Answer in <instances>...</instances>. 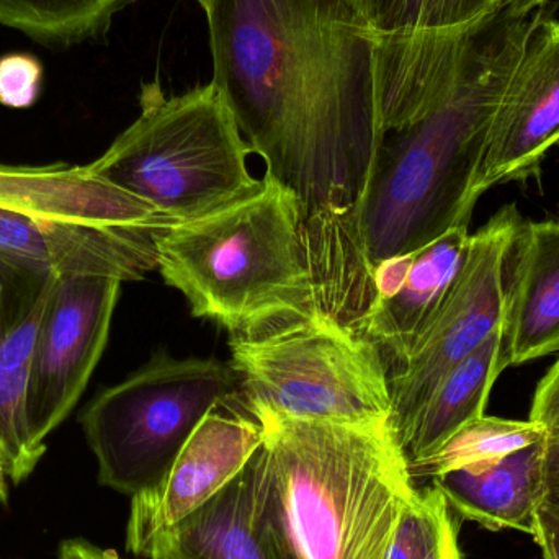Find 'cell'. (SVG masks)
Here are the masks:
<instances>
[{
    "mask_svg": "<svg viewBox=\"0 0 559 559\" xmlns=\"http://www.w3.org/2000/svg\"><path fill=\"white\" fill-rule=\"evenodd\" d=\"M206 19L212 82L265 174L305 222L347 212L384 141L360 0H215Z\"/></svg>",
    "mask_w": 559,
    "mask_h": 559,
    "instance_id": "obj_1",
    "label": "cell"
},
{
    "mask_svg": "<svg viewBox=\"0 0 559 559\" xmlns=\"http://www.w3.org/2000/svg\"><path fill=\"white\" fill-rule=\"evenodd\" d=\"M547 7L499 20L445 97L384 136L367 189L338 216L302 222L316 308L347 325L364 312L380 262L414 254L472 223L489 123Z\"/></svg>",
    "mask_w": 559,
    "mask_h": 559,
    "instance_id": "obj_2",
    "label": "cell"
},
{
    "mask_svg": "<svg viewBox=\"0 0 559 559\" xmlns=\"http://www.w3.org/2000/svg\"><path fill=\"white\" fill-rule=\"evenodd\" d=\"M264 442L252 515L278 559H386L416 486L391 420L371 426L248 411Z\"/></svg>",
    "mask_w": 559,
    "mask_h": 559,
    "instance_id": "obj_3",
    "label": "cell"
},
{
    "mask_svg": "<svg viewBox=\"0 0 559 559\" xmlns=\"http://www.w3.org/2000/svg\"><path fill=\"white\" fill-rule=\"evenodd\" d=\"M298 197L265 174L254 192L164 229L157 272L195 318L255 337L316 311Z\"/></svg>",
    "mask_w": 559,
    "mask_h": 559,
    "instance_id": "obj_4",
    "label": "cell"
},
{
    "mask_svg": "<svg viewBox=\"0 0 559 559\" xmlns=\"http://www.w3.org/2000/svg\"><path fill=\"white\" fill-rule=\"evenodd\" d=\"M174 223L88 166L0 164V264L28 277L138 282Z\"/></svg>",
    "mask_w": 559,
    "mask_h": 559,
    "instance_id": "obj_5",
    "label": "cell"
},
{
    "mask_svg": "<svg viewBox=\"0 0 559 559\" xmlns=\"http://www.w3.org/2000/svg\"><path fill=\"white\" fill-rule=\"evenodd\" d=\"M251 154L213 82L167 95L153 81L141 85L140 117L87 166L177 225L254 192Z\"/></svg>",
    "mask_w": 559,
    "mask_h": 559,
    "instance_id": "obj_6",
    "label": "cell"
},
{
    "mask_svg": "<svg viewBox=\"0 0 559 559\" xmlns=\"http://www.w3.org/2000/svg\"><path fill=\"white\" fill-rule=\"evenodd\" d=\"M229 348L246 411L352 426L391 420L380 348L321 309L255 337H231Z\"/></svg>",
    "mask_w": 559,
    "mask_h": 559,
    "instance_id": "obj_7",
    "label": "cell"
},
{
    "mask_svg": "<svg viewBox=\"0 0 559 559\" xmlns=\"http://www.w3.org/2000/svg\"><path fill=\"white\" fill-rule=\"evenodd\" d=\"M236 390L238 377L225 361L154 355L79 417L98 483L131 498L156 486L206 414L226 406Z\"/></svg>",
    "mask_w": 559,
    "mask_h": 559,
    "instance_id": "obj_8",
    "label": "cell"
},
{
    "mask_svg": "<svg viewBox=\"0 0 559 559\" xmlns=\"http://www.w3.org/2000/svg\"><path fill=\"white\" fill-rule=\"evenodd\" d=\"M499 20L491 0H396L371 32L383 133L439 104Z\"/></svg>",
    "mask_w": 559,
    "mask_h": 559,
    "instance_id": "obj_9",
    "label": "cell"
},
{
    "mask_svg": "<svg viewBox=\"0 0 559 559\" xmlns=\"http://www.w3.org/2000/svg\"><path fill=\"white\" fill-rule=\"evenodd\" d=\"M524 218L506 205L469 238L468 252L439 316L407 360L390 374L391 426L400 432L456 364L502 325L509 264Z\"/></svg>",
    "mask_w": 559,
    "mask_h": 559,
    "instance_id": "obj_10",
    "label": "cell"
},
{
    "mask_svg": "<svg viewBox=\"0 0 559 559\" xmlns=\"http://www.w3.org/2000/svg\"><path fill=\"white\" fill-rule=\"evenodd\" d=\"M121 282L95 275L59 277L29 364L28 413L33 442L68 419L87 388L110 335Z\"/></svg>",
    "mask_w": 559,
    "mask_h": 559,
    "instance_id": "obj_11",
    "label": "cell"
},
{
    "mask_svg": "<svg viewBox=\"0 0 559 559\" xmlns=\"http://www.w3.org/2000/svg\"><path fill=\"white\" fill-rule=\"evenodd\" d=\"M218 409L206 414L167 475L131 498L127 550L134 557H143L154 538L209 504L261 449L264 429L254 416Z\"/></svg>",
    "mask_w": 559,
    "mask_h": 559,
    "instance_id": "obj_12",
    "label": "cell"
},
{
    "mask_svg": "<svg viewBox=\"0 0 559 559\" xmlns=\"http://www.w3.org/2000/svg\"><path fill=\"white\" fill-rule=\"evenodd\" d=\"M559 144V22L545 16L506 82L489 123L479 193L540 173Z\"/></svg>",
    "mask_w": 559,
    "mask_h": 559,
    "instance_id": "obj_13",
    "label": "cell"
},
{
    "mask_svg": "<svg viewBox=\"0 0 559 559\" xmlns=\"http://www.w3.org/2000/svg\"><path fill=\"white\" fill-rule=\"evenodd\" d=\"M559 352V222H525L509 264L502 365L531 364Z\"/></svg>",
    "mask_w": 559,
    "mask_h": 559,
    "instance_id": "obj_14",
    "label": "cell"
},
{
    "mask_svg": "<svg viewBox=\"0 0 559 559\" xmlns=\"http://www.w3.org/2000/svg\"><path fill=\"white\" fill-rule=\"evenodd\" d=\"M469 226H456L414 255L413 267L396 295L373 306L355 331L370 338L390 374L407 360L436 321L468 252Z\"/></svg>",
    "mask_w": 559,
    "mask_h": 559,
    "instance_id": "obj_15",
    "label": "cell"
},
{
    "mask_svg": "<svg viewBox=\"0 0 559 559\" xmlns=\"http://www.w3.org/2000/svg\"><path fill=\"white\" fill-rule=\"evenodd\" d=\"M545 443H532L498 462L453 469L432 478L449 508L488 531L532 535L544 496Z\"/></svg>",
    "mask_w": 559,
    "mask_h": 559,
    "instance_id": "obj_16",
    "label": "cell"
},
{
    "mask_svg": "<svg viewBox=\"0 0 559 559\" xmlns=\"http://www.w3.org/2000/svg\"><path fill=\"white\" fill-rule=\"evenodd\" d=\"M502 371L501 325L440 380L426 403L396 433L407 465L432 455L460 429L485 416L489 394Z\"/></svg>",
    "mask_w": 559,
    "mask_h": 559,
    "instance_id": "obj_17",
    "label": "cell"
},
{
    "mask_svg": "<svg viewBox=\"0 0 559 559\" xmlns=\"http://www.w3.org/2000/svg\"><path fill=\"white\" fill-rule=\"evenodd\" d=\"M141 558L278 559L252 515L249 463L209 504L154 538Z\"/></svg>",
    "mask_w": 559,
    "mask_h": 559,
    "instance_id": "obj_18",
    "label": "cell"
},
{
    "mask_svg": "<svg viewBox=\"0 0 559 559\" xmlns=\"http://www.w3.org/2000/svg\"><path fill=\"white\" fill-rule=\"evenodd\" d=\"M134 0H0V25L55 48L107 33L115 15Z\"/></svg>",
    "mask_w": 559,
    "mask_h": 559,
    "instance_id": "obj_19",
    "label": "cell"
},
{
    "mask_svg": "<svg viewBox=\"0 0 559 559\" xmlns=\"http://www.w3.org/2000/svg\"><path fill=\"white\" fill-rule=\"evenodd\" d=\"M547 439V433L532 420H511L483 416L450 437L432 455L411 463L413 479L436 478L453 469L498 462L518 450Z\"/></svg>",
    "mask_w": 559,
    "mask_h": 559,
    "instance_id": "obj_20",
    "label": "cell"
},
{
    "mask_svg": "<svg viewBox=\"0 0 559 559\" xmlns=\"http://www.w3.org/2000/svg\"><path fill=\"white\" fill-rule=\"evenodd\" d=\"M386 559H463L449 502L436 486L416 489L404 506Z\"/></svg>",
    "mask_w": 559,
    "mask_h": 559,
    "instance_id": "obj_21",
    "label": "cell"
},
{
    "mask_svg": "<svg viewBox=\"0 0 559 559\" xmlns=\"http://www.w3.org/2000/svg\"><path fill=\"white\" fill-rule=\"evenodd\" d=\"M56 277L16 275L0 305V370L29 368Z\"/></svg>",
    "mask_w": 559,
    "mask_h": 559,
    "instance_id": "obj_22",
    "label": "cell"
},
{
    "mask_svg": "<svg viewBox=\"0 0 559 559\" xmlns=\"http://www.w3.org/2000/svg\"><path fill=\"white\" fill-rule=\"evenodd\" d=\"M29 368L16 371L0 370V452L5 462L7 478L13 485L25 481L46 447L36 445L29 433L26 396Z\"/></svg>",
    "mask_w": 559,
    "mask_h": 559,
    "instance_id": "obj_23",
    "label": "cell"
},
{
    "mask_svg": "<svg viewBox=\"0 0 559 559\" xmlns=\"http://www.w3.org/2000/svg\"><path fill=\"white\" fill-rule=\"evenodd\" d=\"M43 66L28 52L0 56V104L3 107H32L41 94Z\"/></svg>",
    "mask_w": 559,
    "mask_h": 559,
    "instance_id": "obj_24",
    "label": "cell"
},
{
    "mask_svg": "<svg viewBox=\"0 0 559 559\" xmlns=\"http://www.w3.org/2000/svg\"><path fill=\"white\" fill-rule=\"evenodd\" d=\"M528 420L538 424L548 439H559V360L538 383Z\"/></svg>",
    "mask_w": 559,
    "mask_h": 559,
    "instance_id": "obj_25",
    "label": "cell"
},
{
    "mask_svg": "<svg viewBox=\"0 0 559 559\" xmlns=\"http://www.w3.org/2000/svg\"><path fill=\"white\" fill-rule=\"evenodd\" d=\"M544 496L540 511L559 524V439L545 443Z\"/></svg>",
    "mask_w": 559,
    "mask_h": 559,
    "instance_id": "obj_26",
    "label": "cell"
},
{
    "mask_svg": "<svg viewBox=\"0 0 559 559\" xmlns=\"http://www.w3.org/2000/svg\"><path fill=\"white\" fill-rule=\"evenodd\" d=\"M532 537L542 550V559H559V524L538 509Z\"/></svg>",
    "mask_w": 559,
    "mask_h": 559,
    "instance_id": "obj_27",
    "label": "cell"
},
{
    "mask_svg": "<svg viewBox=\"0 0 559 559\" xmlns=\"http://www.w3.org/2000/svg\"><path fill=\"white\" fill-rule=\"evenodd\" d=\"M59 559H123L115 550H105L82 538H69L59 547Z\"/></svg>",
    "mask_w": 559,
    "mask_h": 559,
    "instance_id": "obj_28",
    "label": "cell"
},
{
    "mask_svg": "<svg viewBox=\"0 0 559 559\" xmlns=\"http://www.w3.org/2000/svg\"><path fill=\"white\" fill-rule=\"evenodd\" d=\"M550 0H491L501 20H521L548 5Z\"/></svg>",
    "mask_w": 559,
    "mask_h": 559,
    "instance_id": "obj_29",
    "label": "cell"
},
{
    "mask_svg": "<svg viewBox=\"0 0 559 559\" xmlns=\"http://www.w3.org/2000/svg\"><path fill=\"white\" fill-rule=\"evenodd\" d=\"M394 2H396V0H360L365 15H367L368 22H370L371 32H373L374 26L386 16V13L390 12Z\"/></svg>",
    "mask_w": 559,
    "mask_h": 559,
    "instance_id": "obj_30",
    "label": "cell"
},
{
    "mask_svg": "<svg viewBox=\"0 0 559 559\" xmlns=\"http://www.w3.org/2000/svg\"><path fill=\"white\" fill-rule=\"evenodd\" d=\"M16 275H19L16 272L10 271V269L0 264V305H2L3 298H5L7 292H9L10 285H12Z\"/></svg>",
    "mask_w": 559,
    "mask_h": 559,
    "instance_id": "obj_31",
    "label": "cell"
},
{
    "mask_svg": "<svg viewBox=\"0 0 559 559\" xmlns=\"http://www.w3.org/2000/svg\"><path fill=\"white\" fill-rule=\"evenodd\" d=\"M7 472L5 462H3L2 452H0V504H5L7 498H9V486H7Z\"/></svg>",
    "mask_w": 559,
    "mask_h": 559,
    "instance_id": "obj_32",
    "label": "cell"
},
{
    "mask_svg": "<svg viewBox=\"0 0 559 559\" xmlns=\"http://www.w3.org/2000/svg\"><path fill=\"white\" fill-rule=\"evenodd\" d=\"M197 3H199L200 7H202L203 10H205V13L209 12L210 9H212L213 3H215V0H195Z\"/></svg>",
    "mask_w": 559,
    "mask_h": 559,
    "instance_id": "obj_33",
    "label": "cell"
}]
</instances>
